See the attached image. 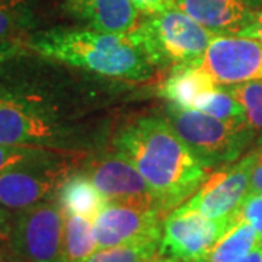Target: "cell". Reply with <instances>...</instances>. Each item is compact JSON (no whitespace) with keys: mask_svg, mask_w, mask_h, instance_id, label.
I'll use <instances>...</instances> for the list:
<instances>
[{"mask_svg":"<svg viewBox=\"0 0 262 262\" xmlns=\"http://www.w3.org/2000/svg\"><path fill=\"white\" fill-rule=\"evenodd\" d=\"M115 147L140 172L163 214L188 201L207 178L208 169L165 118L131 121L117 136Z\"/></svg>","mask_w":262,"mask_h":262,"instance_id":"1","label":"cell"},{"mask_svg":"<svg viewBox=\"0 0 262 262\" xmlns=\"http://www.w3.org/2000/svg\"><path fill=\"white\" fill-rule=\"evenodd\" d=\"M25 46L39 56L127 82H146L155 66L134 34H111L95 29L54 28L37 32Z\"/></svg>","mask_w":262,"mask_h":262,"instance_id":"2","label":"cell"},{"mask_svg":"<svg viewBox=\"0 0 262 262\" xmlns=\"http://www.w3.org/2000/svg\"><path fill=\"white\" fill-rule=\"evenodd\" d=\"M139 46L155 66L201 64L208 44L215 37L187 13L169 8L146 15L133 31Z\"/></svg>","mask_w":262,"mask_h":262,"instance_id":"3","label":"cell"},{"mask_svg":"<svg viewBox=\"0 0 262 262\" xmlns=\"http://www.w3.org/2000/svg\"><path fill=\"white\" fill-rule=\"evenodd\" d=\"M168 121L207 169L236 159L253 136L248 122L232 124L172 103L168 106Z\"/></svg>","mask_w":262,"mask_h":262,"instance_id":"4","label":"cell"},{"mask_svg":"<svg viewBox=\"0 0 262 262\" xmlns=\"http://www.w3.org/2000/svg\"><path fill=\"white\" fill-rule=\"evenodd\" d=\"M64 225L56 200L27 207L13 217L10 251L18 262H66Z\"/></svg>","mask_w":262,"mask_h":262,"instance_id":"5","label":"cell"},{"mask_svg":"<svg viewBox=\"0 0 262 262\" xmlns=\"http://www.w3.org/2000/svg\"><path fill=\"white\" fill-rule=\"evenodd\" d=\"M236 223L208 219L182 204L163 220L159 255L182 262L201 261Z\"/></svg>","mask_w":262,"mask_h":262,"instance_id":"6","label":"cell"},{"mask_svg":"<svg viewBox=\"0 0 262 262\" xmlns=\"http://www.w3.org/2000/svg\"><path fill=\"white\" fill-rule=\"evenodd\" d=\"M64 151L0 172V206L24 210L44 201L69 177L70 165L60 159Z\"/></svg>","mask_w":262,"mask_h":262,"instance_id":"7","label":"cell"},{"mask_svg":"<svg viewBox=\"0 0 262 262\" xmlns=\"http://www.w3.org/2000/svg\"><path fill=\"white\" fill-rule=\"evenodd\" d=\"M253 160L255 151L236 163L217 169L184 204L213 220L239 222L237 213L251 192L249 182Z\"/></svg>","mask_w":262,"mask_h":262,"instance_id":"8","label":"cell"},{"mask_svg":"<svg viewBox=\"0 0 262 262\" xmlns=\"http://www.w3.org/2000/svg\"><path fill=\"white\" fill-rule=\"evenodd\" d=\"M201 67L219 86L262 80V42L242 35H215L201 58Z\"/></svg>","mask_w":262,"mask_h":262,"instance_id":"9","label":"cell"},{"mask_svg":"<svg viewBox=\"0 0 262 262\" xmlns=\"http://www.w3.org/2000/svg\"><path fill=\"white\" fill-rule=\"evenodd\" d=\"M163 213L117 203H106L94 220L98 249L160 241Z\"/></svg>","mask_w":262,"mask_h":262,"instance_id":"10","label":"cell"},{"mask_svg":"<svg viewBox=\"0 0 262 262\" xmlns=\"http://www.w3.org/2000/svg\"><path fill=\"white\" fill-rule=\"evenodd\" d=\"M88 175L106 203L159 210L147 182L120 151L98 160Z\"/></svg>","mask_w":262,"mask_h":262,"instance_id":"11","label":"cell"},{"mask_svg":"<svg viewBox=\"0 0 262 262\" xmlns=\"http://www.w3.org/2000/svg\"><path fill=\"white\" fill-rule=\"evenodd\" d=\"M261 6L262 0H173V8L215 35H239Z\"/></svg>","mask_w":262,"mask_h":262,"instance_id":"12","label":"cell"},{"mask_svg":"<svg viewBox=\"0 0 262 262\" xmlns=\"http://www.w3.org/2000/svg\"><path fill=\"white\" fill-rule=\"evenodd\" d=\"M58 137L54 122L41 111L16 99L0 101V143L9 146L47 147Z\"/></svg>","mask_w":262,"mask_h":262,"instance_id":"13","label":"cell"},{"mask_svg":"<svg viewBox=\"0 0 262 262\" xmlns=\"http://www.w3.org/2000/svg\"><path fill=\"white\" fill-rule=\"evenodd\" d=\"M66 8L88 27L101 32L130 34L140 24L131 0H66Z\"/></svg>","mask_w":262,"mask_h":262,"instance_id":"14","label":"cell"},{"mask_svg":"<svg viewBox=\"0 0 262 262\" xmlns=\"http://www.w3.org/2000/svg\"><path fill=\"white\" fill-rule=\"evenodd\" d=\"M219 84L201 64L177 66L159 89L160 96L184 110H192L196 98L204 92L213 91Z\"/></svg>","mask_w":262,"mask_h":262,"instance_id":"15","label":"cell"},{"mask_svg":"<svg viewBox=\"0 0 262 262\" xmlns=\"http://www.w3.org/2000/svg\"><path fill=\"white\" fill-rule=\"evenodd\" d=\"M56 201L64 214L79 215L94 222L106 204L89 175H72L57 188Z\"/></svg>","mask_w":262,"mask_h":262,"instance_id":"16","label":"cell"},{"mask_svg":"<svg viewBox=\"0 0 262 262\" xmlns=\"http://www.w3.org/2000/svg\"><path fill=\"white\" fill-rule=\"evenodd\" d=\"M259 246H262L261 234L246 222L239 220L198 262H239Z\"/></svg>","mask_w":262,"mask_h":262,"instance_id":"17","label":"cell"},{"mask_svg":"<svg viewBox=\"0 0 262 262\" xmlns=\"http://www.w3.org/2000/svg\"><path fill=\"white\" fill-rule=\"evenodd\" d=\"M64 215L66 262H86L98 248L94 233V222L79 215Z\"/></svg>","mask_w":262,"mask_h":262,"instance_id":"18","label":"cell"},{"mask_svg":"<svg viewBox=\"0 0 262 262\" xmlns=\"http://www.w3.org/2000/svg\"><path fill=\"white\" fill-rule=\"evenodd\" d=\"M192 110L232 124L248 122L244 106L241 105V102H237L227 89H223L220 86L200 95Z\"/></svg>","mask_w":262,"mask_h":262,"instance_id":"19","label":"cell"},{"mask_svg":"<svg viewBox=\"0 0 262 262\" xmlns=\"http://www.w3.org/2000/svg\"><path fill=\"white\" fill-rule=\"evenodd\" d=\"M32 24V0H0V42L16 41Z\"/></svg>","mask_w":262,"mask_h":262,"instance_id":"20","label":"cell"},{"mask_svg":"<svg viewBox=\"0 0 262 262\" xmlns=\"http://www.w3.org/2000/svg\"><path fill=\"white\" fill-rule=\"evenodd\" d=\"M160 241L122 245L94 252L86 262H144L159 255Z\"/></svg>","mask_w":262,"mask_h":262,"instance_id":"21","label":"cell"},{"mask_svg":"<svg viewBox=\"0 0 262 262\" xmlns=\"http://www.w3.org/2000/svg\"><path fill=\"white\" fill-rule=\"evenodd\" d=\"M227 91L244 106L248 124L253 131L262 133V80L229 86Z\"/></svg>","mask_w":262,"mask_h":262,"instance_id":"22","label":"cell"},{"mask_svg":"<svg viewBox=\"0 0 262 262\" xmlns=\"http://www.w3.org/2000/svg\"><path fill=\"white\" fill-rule=\"evenodd\" d=\"M57 153H61V150L41 146H9L0 143V172L32 160L44 159Z\"/></svg>","mask_w":262,"mask_h":262,"instance_id":"23","label":"cell"},{"mask_svg":"<svg viewBox=\"0 0 262 262\" xmlns=\"http://www.w3.org/2000/svg\"><path fill=\"white\" fill-rule=\"evenodd\" d=\"M237 220L252 226L262 237V194L249 192L237 213Z\"/></svg>","mask_w":262,"mask_h":262,"instance_id":"24","label":"cell"},{"mask_svg":"<svg viewBox=\"0 0 262 262\" xmlns=\"http://www.w3.org/2000/svg\"><path fill=\"white\" fill-rule=\"evenodd\" d=\"M136 9L144 15H153L173 6V0H131Z\"/></svg>","mask_w":262,"mask_h":262,"instance_id":"25","label":"cell"},{"mask_svg":"<svg viewBox=\"0 0 262 262\" xmlns=\"http://www.w3.org/2000/svg\"><path fill=\"white\" fill-rule=\"evenodd\" d=\"M249 191L252 194H262V146L255 150V160L251 169Z\"/></svg>","mask_w":262,"mask_h":262,"instance_id":"26","label":"cell"},{"mask_svg":"<svg viewBox=\"0 0 262 262\" xmlns=\"http://www.w3.org/2000/svg\"><path fill=\"white\" fill-rule=\"evenodd\" d=\"M25 47H27L25 42H20L19 39L0 42V64L20 54Z\"/></svg>","mask_w":262,"mask_h":262,"instance_id":"27","label":"cell"},{"mask_svg":"<svg viewBox=\"0 0 262 262\" xmlns=\"http://www.w3.org/2000/svg\"><path fill=\"white\" fill-rule=\"evenodd\" d=\"M12 225H13L12 214L6 210V207L0 206V242L9 245Z\"/></svg>","mask_w":262,"mask_h":262,"instance_id":"28","label":"cell"},{"mask_svg":"<svg viewBox=\"0 0 262 262\" xmlns=\"http://www.w3.org/2000/svg\"><path fill=\"white\" fill-rule=\"evenodd\" d=\"M239 35H242V37L255 38V39H258V41H261L262 42V6L261 9L256 12L252 24L245 29V31H242Z\"/></svg>","mask_w":262,"mask_h":262,"instance_id":"29","label":"cell"},{"mask_svg":"<svg viewBox=\"0 0 262 262\" xmlns=\"http://www.w3.org/2000/svg\"><path fill=\"white\" fill-rule=\"evenodd\" d=\"M0 262H18L15 255L10 251L9 245L0 242Z\"/></svg>","mask_w":262,"mask_h":262,"instance_id":"30","label":"cell"},{"mask_svg":"<svg viewBox=\"0 0 262 262\" xmlns=\"http://www.w3.org/2000/svg\"><path fill=\"white\" fill-rule=\"evenodd\" d=\"M239 262H262V246L256 248L255 251H252L246 258Z\"/></svg>","mask_w":262,"mask_h":262,"instance_id":"31","label":"cell"},{"mask_svg":"<svg viewBox=\"0 0 262 262\" xmlns=\"http://www.w3.org/2000/svg\"><path fill=\"white\" fill-rule=\"evenodd\" d=\"M2 98H3V96H2V94H0V101H2Z\"/></svg>","mask_w":262,"mask_h":262,"instance_id":"32","label":"cell"},{"mask_svg":"<svg viewBox=\"0 0 262 262\" xmlns=\"http://www.w3.org/2000/svg\"><path fill=\"white\" fill-rule=\"evenodd\" d=\"M261 146H262V144H261Z\"/></svg>","mask_w":262,"mask_h":262,"instance_id":"33","label":"cell"}]
</instances>
